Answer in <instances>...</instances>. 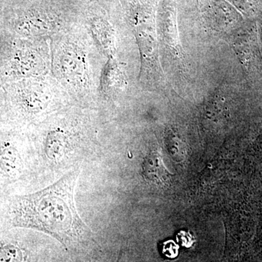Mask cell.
Masks as SVG:
<instances>
[{"label":"cell","mask_w":262,"mask_h":262,"mask_svg":"<svg viewBox=\"0 0 262 262\" xmlns=\"http://www.w3.org/2000/svg\"><path fill=\"white\" fill-rule=\"evenodd\" d=\"M80 169H74L51 186L32 194L16 196L10 206L15 227L36 229L49 234L63 246L89 232L75 203Z\"/></svg>","instance_id":"6da1fadb"},{"label":"cell","mask_w":262,"mask_h":262,"mask_svg":"<svg viewBox=\"0 0 262 262\" xmlns=\"http://www.w3.org/2000/svg\"><path fill=\"white\" fill-rule=\"evenodd\" d=\"M143 172L146 179L155 183L163 182L168 177L161 157L157 152L151 153L146 158L143 165Z\"/></svg>","instance_id":"3957f363"},{"label":"cell","mask_w":262,"mask_h":262,"mask_svg":"<svg viewBox=\"0 0 262 262\" xmlns=\"http://www.w3.org/2000/svg\"><path fill=\"white\" fill-rule=\"evenodd\" d=\"M27 251L19 245L11 242H0V262H27Z\"/></svg>","instance_id":"277c9868"},{"label":"cell","mask_w":262,"mask_h":262,"mask_svg":"<svg viewBox=\"0 0 262 262\" xmlns=\"http://www.w3.org/2000/svg\"><path fill=\"white\" fill-rule=\"evenodd\" d=\"M117 262H122L121 257L119 258L118 261Z\"/></svg>","instance_id":"5b68a950"},{"label":"cell","mask_w":262,"mask_h":262,"mask_svg":"<svg viewBox=\"0 0 262 262\" xmlns=\"http://www.w3.org/2000/svg\"><path fill=\"white\" fill-rule=\"evenodd\" d=\"M23 160L16 148L9 143L0 144V179H17L24 168Z\"/></svg>","instance_id":"7a4b0ae2"}]
</instances>
